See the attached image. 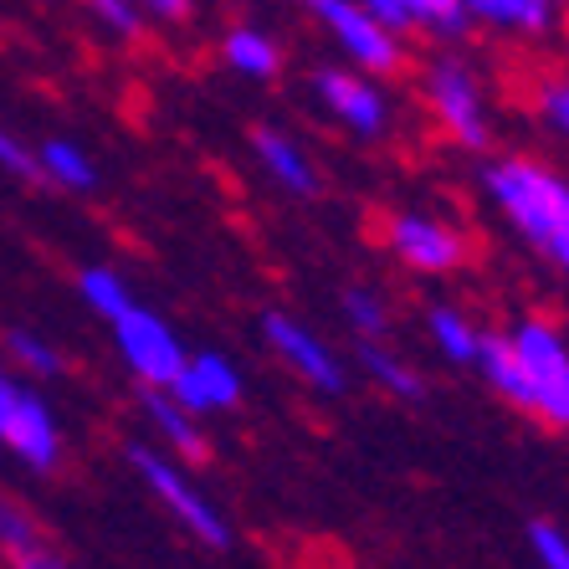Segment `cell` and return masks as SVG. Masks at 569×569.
<instances>
[{
	"label": "cell",
	"instance_id": "cell-11",
	"mask_svg": "<svg viewBox=\"0 0 569 569\" xmlns=\"http://www.w3.org/2000/svg\"><path fill=\"white\" fill-rule=\"evenodd\" d=\"M0 441H6L31 472H52V467L62 462V426H57L52 406H47L37 390H21V396H16L11 416L0 426Z\"/></svg>",
	"mask_w": 569,
	"mask_h": 569
},
{
	"label": "cell",
	"instance_id": "cell-12",
	"mask_svg": "<svg viewBox=\"0 0 569 569\" xmlns=\"http://www.w3.org/2000/svg\"><path fill=\"white\" fill-rule=\"evenodd\" d=\"M252 154H257V164H262L267 180H272L278 190H288V196L313 200L318 190H323V174H318L313 154H308L288 129H278V123H257L252 129Z\"/></svg>",
	"mask_w": 569,
	"mask_h": 569
},
{
	"label": "cell",
	"instance_id": "cell-1",
	"mask_svg": "<svg viewBox=\"0 0 569 569\" xmlns=\"http://www.w3.org/2000/svg\"><path fill=\"white\" fill-rule=\"evenodd\" d=\"M482 190L533 252L569 278V180L529 154H503L482 164Z\"/></svg>",
	"mask_w": 569,
	"mask_h": 569
},
{
	"label": "cell",
	"instance_id": "cell-24",
	"mask_svg": "<svg viewBox=\"0 0 569 569\" xmlns=\"http://www.w3.org/2000/svg\"><path fill=\"white\" fill-rule=\"evenodd\" d=\"M82 6H88V16H93L108 37H119V41L144 37V11L133 0H82Z\"/></svg>",
	"mask_w": 569,
	"mask_h": 569
},
{
	"label": "cell",
	"instance_id": "cell-22",
	"mask_svg": "<svg viewBox=\"0 0 569 569\" xmlns=\"http://www.w3.org/2000/svg\"><path fill=\"white\" fill-rule=\"evenodd\" d=\"M6 359H11L21 375H37V380L67 375V355L37 329H6Z\"/></svg>",
	"mask_w": 569,
	"mask_h": 569
},
{
	"label": "cell",
	"instance_id": "cell-4",
	"mask_svg": "<svg viewBox=\"0 0 569 569\" xmlns=\"http://www.w3.org/2000/svg\"><path fill=\"white\" fill-rule=\"evenodd\" d=\"M513 355L529 380V416L543 426H569V345L549 318H518L513 329Z\"/></svg>",
	"mask_w": 569,
	"mask_h": 569
},
{
	"label": "cell",
	"instance_id": "cell-16",
	"mask_svg": "<svg viewBox=\"0 0 569 569\" xmlns=\"http://www.w3.org/2000/svg\"><path fill=\"white\" fill-rule=\"evenodd\" d=\"M221 62L247 82H272L282 72V47L262 27H231L221 37Z\"/></svg>",
	"mask_w": 569,
	"mask_h": 569
},
{
	"label": "cell",
	"instance_id": "cell-31",
	"mask_svg": "<svg viewBox=\"0 0 569 569\" xmlns=\"http://www.w3.org/2000/svg\"><path fill=\"white\" fill-rule=\"evenodd\" d=\"M21 390H27V385H16V375H6V365H0V426H6V416H11Z\"/></svg>",
	"mask_w": 569,
	"mask_h": 569
},
{
	"label": "cell",
	"instance_id": "cell-20",
	"mask_svg": "<svg viewBox=\"0 0 569 569\" xmlns=\"http://www.w3.org/2000/svg\"><path fill=\"white\" fill-rule=\"evenodd\" d=\"M426 333H431V345H437V355L447 359V365H472L477 359V339H482V329H477L457 303L426 308Z\"/></svg>",
	"mask_w": 569,
	"mask_h": 569
},
{
	"label": "cell",
	"instance_id": "cell-27",
	"mask_svg": "<svg viewBox=\"0 0 569 569\" xmlns=\"http://www.w3.org/2000/svg\"><path fill=\"white\" fill-rule=\"evenodd\" d=\"M529 543H533V559L543 569H569V539L555 529V523H529Z\"/></svg>",
	"mask_w": 569,
	"mask_h": 569
},
{
	"label": "cell",
	"instance_id": "cell-5",
	"mask_svg": "<svg viewBox=\"0 0 569 569\" xmlns=\"http://www.w3.org/2000/svg\"><path fill=\"white\" fill-rule=\"evenodd\" d=\"M303 6L313 11L318 27L329 31L333 47L349 57V67H359V72H370L380 82L406 67V41L390 27H380L359 0H303Z\"/></svg>",
	"mask_w": 569,
	"mask_h": 569
},
{
	"label": "cell",
	"instance_id": "cell-19",
	"mask_svg": "<svg viewBox=\"0 0 569 569\" xmlns=\"http://www.w3.org/2000/svg\"><path fill=\"white\" fill-rule=\"evenodd\" d=\"M359 370L370 375L390 400H406V406H421L426 400V380L396 355V349H385L380 339H365V345H359Z\"/></svg>",
	"mask_w": 569,
	"mask_h": 569
},
{
	"label": "cell",
	"instance_id": "cell-7",
	"mask_svg": "<svg viewBox=\"0 0 569 569\" xmlns=\"http://www.w3.org/2000/svg\"><path fill=\"white\" fill-rule=\"evenodd\" d=\"M313 98L355 139H385L390 133V93L380 88V78L359 72V67H318Z\"/></svg>",
	"mask_w": 569,
	"mask_h": 569
},
{
	"label": "cell",
	"instance_id": "cell-26",
	"mask_svg": "<svg viewBox=\"0 0 569 569\" xmlns=\"http://www.w3.org/2000/svg\"><path fill=\"white\" fill-rule=\"evenodd\" d=\"M31 543H41L37 518H31L21 503H11V498H0V555L16 559L21 549H31Z\"/></svg>",
	"mask_w": 569,
	"mask_h": 569
},
{
	"label": "cell",
	"instance_id": "cell-13",
	"mask_svg": "<svg viewBox=\"0 0 569 569\" xmlns=\"http://www.w3.org/2000/svg\"><path fill=\"white\" fill-rule=\"evenodd\" d=\"M359 6H365L380 27L396 31V37H406V31H431V37H441V41H462L467 31H472V16H467L462 0H359Z\"/></svg>",
	"mask_w": 569,
	"mask_h": 569
},
{
	"label": "cell",
	"instance_id": "cell-17",
	"mask_svg": "<svg viewBox=\"0 0 569 569\" xmlns=\"http://www.w3.org/2000/svg\"><path fill=\"white\" fill-rule=\"evenodd\" d=\"M472 365L482 370L488 390H498V396H503L508 406H518V411H529V380H523V365H518L513 339H508V333H488V329H482Z\"/></svg>",
	"mask_w": 569,
	"mask_h": 569
},
{
	"label": "cell",
	"instance_id": "cell-9",
	"mask_svg": "<svg viewBox=\"0 0 569 569\" xmlns=\"http://www.w3.org/2000/svg\"><path fill=\"white\" fill-rule=\"evenodd\" d=\"M385 247L406 272H421V278H447L467 262V237L457 226L437 221L426 211H396L385 221Z\"/></svg>",
	"mask_w": 569,
	"mask_h": 569
},
{
	"label": "cell",
	"instance_id": "cell-21",
	"mask_svg": "<svg viewBox=\"0 0 569 569\" xmlns=\"http://www.w3.org/2000/svg\"><path fill=\"white\" fill-rule=\"evenodd\" d=\"M78 298L88 313H98L103 323H113V318L123 313V308H133L139 298H133V288L123 282V272H113V267L93 262V267H82L78 272Z\"/></svg>",
	"mask_w": 569,
	"mask_h": 569
},
{
	"label": "cell",
	"instance_id": "cell-3",
	"mask_svg": "<svg viewBox=\"0 0 569 569\" xmlns=\"http://www.w3.org/2000/svg\"><path fill=\"white\" fill-rule=\"evenodd\" d=\"M426 108L437 113L441 133H447L457 149H488L492 144V119H488V93H482V78L467 57L447 52L426 67Z\"/></svg>",
	"mask_w": 569,
	"mask_h": 569
},
{
	"label": "cell",
	"instance_id": "cell-6",
	"mask_svg": "<svg viewBox=\"0 0 569 569\" xmlns=\"http://www.w3.org/2000/svg\"><path fill=\"white\" fill-rule=\"evenodd\" d=\"M108 329H113L119 359L129 365L133 380L144 385V390H170V380L180 375V365H186V355H190L170 318L144 303H133V308H123Z\"/></svg>",
	"mask_w": 569,
	"mask_h": 569
},
{
	"label": "cell",
	"instance_id": "cell-25",
	"mask_svg": "<svg viewBox=\"0 0 569 569\" xmlns=\"http://www.w3.org/2000/svg\"><path fill=\"white\" fill-rule=\"evenodd\" d=\"M533 113H539V123L549 133L569 139V78L565 72H555V78L539 82V93H533Z\"/></svg>",
	"mask_w": 569,
	"mask_h": 569
},
{
	"label": "cell",
	"instance_id": "cell-8",
	"mask_svg": "<svg viewBox=\"0 0 569 569\" xmlns=\"http://www.w3.org/2000/svg\"><path fill=\"white\" fill-rule=\"evenodd\" d=\"M262 339H267V349L278 355L282 370H292L308 390H318V396H345V385H349L345 359L333 355L329 339L318 329H308L303 318L262 313Z\"/></svg>",
	"mask_w": 569,
	"mask_h": 569
},
{
	"label": "cell",
	"instance_id": "cell-2",
	"mask_svg": "<svg viewBox=\"0 0 569 569\" xmlns=\"http://www.w3.org/2000/svg\"><path fill=\"white\" fill-rule=\"evenodd\" d=\"M123 457H129V467L139 472V482L154 492V503L164 508L190 539L206 543V549H231V523H226V513L206 498V488H200L196 477L180 467V457H170L164 447H144V441H133Z\"/></svg>",
	"mask_w": 569,
	"mask_h": 569
},
{
	"label": "cell",
	"instance_id": "cell-18",
	"mask_svg": "<svg viewBox=\"0 0 569 569\" xmlns=\"http://www.w3.org/2000/svg\"><path fill=\"white\" fill-rule=\"evenodd\" d=\"M37 170H41V180H52V186H62V190H78V196L98 190L93 154H88L78 139H67V133H52V139L37 149Z\"/></svg>",
	"mask_w": 569,
	"mask_h": 569
},
{
	"label": "cell",
	"instance_id": "cell-10",
	"mask_svg": "<svg viewBox=\"0 0 569 569\" xmlns=\"http://www.w3.org/2000/svg\"><path fill=\"white\" fill-rule=\"evenodd\" d=\"M241 390H247V380H241V365L231 355H221V349H200V355H186V365H180V375L170 380V396L186 406L190 416H226L241 406Z\"/></svg>",
	"mask_w": 569,
	"mask_h": 569
},
{
	"label": "cell",
	"instance_id": "cell-15",
	"mask_svg": "<svg viewBox=\"0 0 569 569\" xmlns=\"http://www.w3.org/2000/svg\"><path fill=\"white\" fill-rule=\"evenodd\" d=\"M472 27H492L508 37H549L565 0H462Z\"/></svg>",
	"mask_w": 569,
	"mask_h": 569
},
{
	"label": "cell",
	"instance_id": "cell-28",
	"mask_svg": "<svg viewBox=\"0 0 569 569\" xmlns=\"http://www.w3.org/2000/svg\"><path fill=\"white\" fill-rule=\"evenodd\" d=\"M0 170L16 174V180H41L37 170V149H27L6 123H0Z\"/></svg>",
	"mask_w": 569,
	"mask_h": 569
},
{
	"label": "cell",
	"instance_id": "cell-29",
	"mask_svg": "<svg viewBox=\"0 0 569 569\" xmlns=\"http://www.w3.org/2000/svg\"><path fill=\"white\" fill-rule=\"evenodd\" d=\"M133 6L154 21H190V11H196V0H133Z\"/></svg>",
	"mask_w": 569,
	"mask_h": 569
},
{
	"label": "cell",
	"instance_id": "cell-30",
	"mask_svg": "<svg viewBox=\"0 0 569 569\" xmlns=\"http://www.w3.org/2000/svg\"><path fill=\"white\" fill-rule=\"evenodd\" d=\"M11 565H16V569H72L62 555H52V549H47V539L31 543V549H21V555H16Z\"/></svg>",
	"mask_w": 569,
	"mask_h": 569
},
{
	"label": "cell",
	"instance_id": "cell-23",
	"mask_svg": "<svg viewBox=\"0 0 569 569\" xmlns=\"http://www.w3.org/2000/svg\"><path fill=\"white\" fill-rule=\"evenodd\" d=\"M339 313H345V323L359 333V339H385V333H390V308H385V298L375 288H365V282L345 288Z\"/></svg>",
	"mask_w": 569,
	"mask_h": 569
},
{
	"label": "cell",
	"instance_id": "cell-14",
	"mask_svg": "<svg viewBox=\"0 0 569 569\" xmlns=\"http://www.w3.org/2000/svg\"><path fill=\"white\" fill-rule=\"evenodd\" d=\"M144 421L154 426L159 447L170 451V457H180V462H200L206 451H211V437H206V426H200V416H190L180 400L170 396V390H144Z\"/></svg>",
	"mask_w": 569,
	"mask_h": 569
}]
</instances>
